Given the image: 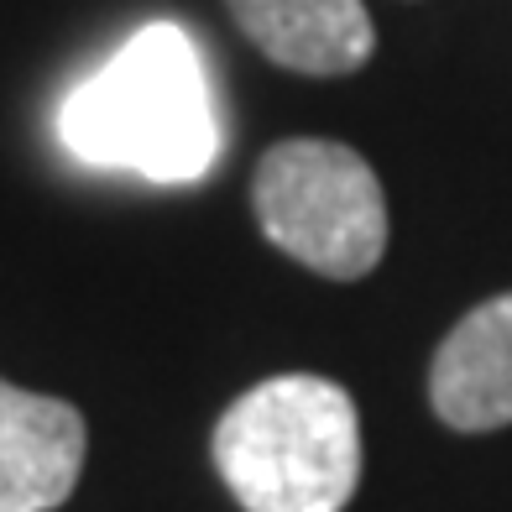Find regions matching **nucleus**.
Wrapping results in <instances>:
<instances>
[{
  "mask_svg": "<svg viewBox=\"0 0 512 512\" xmlns=\"http://www.w3.org/2000/svg\"><path fill=\"white\" fill-rule=\"evenodd\" d=\"M68 152L95 168H131L157 183H194L220 152L194 37L173 21L142 27L58 110Z\"/></svg>",
  "mask_w": 512,
  "mask_h": 512,
  "instance_id": "nucleus-1",
  "label": "nucleus"
},
{
  "mask_svg": "<svg viewBox=\"0 0 512 512\" xmlns=\"http://www.w3.org/2000/svg\"><path fill=\"white\" fill-rule=\"evenodd\" d=\"M215 471L246 512H340L361 481V418L330 377H272L215 424Z\"/></svg>",
  "mask_w": 512,
  "mask_h": 512,
  "instance_id": "nucleus-2",
  "label": "nucleus"
},
{
  "mask_svg": "<svg viewBox=\"0 0 512 512\" xmlns=\"http://www.w3.org/2000/svg\"><path fill=\"white\" fill-rule=\"evenodd\" d=\"M262 236L335 283L366 277L387 251V199L371 162L345 142H277L251 178Z\"/></svg>",
  "mask_w": 512,
  "mask_h": 512,
  "instance_id": "nucleus-3",
  "label": "nucleus"
},
{
  "mask_svg": "<svg viewBox=\"0 0 512 512\" xmlns=\"http://www.w3.org/2000/svg\"><path fill=\"white\" fill-rule=\"evenodd\" d=\"M84 418L74 403L0 382V512H53L84 471Z\"/></svg>",
  "mask_w": 512,
  "mask_h": 512,
  "instance_id": "nucleus-4",
  "label": "nucleus"
},
{
  "mask_svg": "<svg viewBox=\"0 0 512 512\" xmlns=\"http://www.w3.org/2000/svg\"><path fill=\"white\" fill-rule=\"evenodd\" d=\"M429 403L460 434L512 424V293L486 298L445 335L429 366Z\"/></svg>",
  "mask_w": 512,
  "mask_h": 512,
  "instance_id": "nucleus-5",
  "label": "nucleus"
},
{
  "mask_svg": "<svg viewBox=\"0 0 512 512\" xmlns=\"http://www.w3.org/2000/svg\"><path fill=\"white\" fill-rule=\"evenodd\" d=\"M241 37L293 74H356L377 48L361 0H225Z\"/></svg>",
  "mask_w": 512,
  "mask_h": 512,
  "instance_id": "nucleus-6",
  "label": "nucleus"
}]
</instances>
